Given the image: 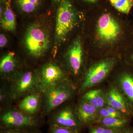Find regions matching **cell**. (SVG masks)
Returning a JSON list of instances; mask_svg holds the SVG:
<instances>
[{
    "label": "cell",
    "mask_w": 133,
    "mask_h": 133,
    "mask_svg": "<svg viewBox=\"0 0 133 133\" xmlns=\"http://www.w3.org/2000/svg\"><path fill=\"white\" fill-rule=\"evenodd\" d=\"M91 8L85 13L81 30L89 59L121 56L133 43L132 22L108 2Z\"/></svg>",
    "instance_id": "1"
},
{
    "label": "cell",
    "mask_w": 133,
    "mask_h": 133,
    "mask_svg": "<svg viewBox=\"0 0 133 133\" xmlns=\"http://www.w3.org/2000/svg\"><path fill=\"white\" fill-rule=\"evenodd\" d=\"M121 60L120 56L88 59L84 74L77 87V95L79 96L106 82L113 70Z\"/></svg>",
    "instance_id": "2"
},
{
    "label": "cell",
    "mask_w": 133,
    "mask_h": 133,
    "mask_svg": "<svg viewBox=\"0 0 133 133\" xmlns=\"http://www.w3.org/2000/svg\"><path fill=\"white\" fill-rule=\"evenodd\" d=\"M63 59V66L69 74L70 79L77 88L84 74L89 59L81 31L68 45Z\"/></svg>",
    "instance_id": "3"
},
{
    "label": "cell",
    "mask_w": 133,
    "mask_h": 133,
    "mask_svg": "<svg viewBox=\"0 0 133 133\" xmlns=\"http://www.w3.org/2000/svg\"><path fill=\"white\" fill-rule=\"evenodd\" d=\"M85 13L78 11L71 0H62L56 18V37L59 44L68 41L74 31L82 28Z\"/></svg>",
    "instance_id": "4"
},
{
    "label": "cell",
    "mask_w": 133,
    "mask_h": 133,
    "mask_svg": "<svg viewBox=\"0 0 133 133\" xmlns=\"http://www.w3.org/2000/svg\"><path fill=\"white\" fill-rule=\"evenodd\" d=\"M77 95V87L67 79L42 94L41 111L42 115H49L59 107L71 101Z\"/></svg>",
    "instance_id": "5"
},
{
    "label": "cell",
    "mask_w": 133,
    "mask_h": 133,
    "mask_svg": "<svg viewBox=\"0 0 133 133\" xmlns=\"http://www.w3.org/2000/svg\"><path fill=\"white\" fill-rule=\"evenodd\" d=\"M23 44L30 57L34 59L42 57L50 45V36L48 30L40 23H32L26 29Z\"/></svg>",
    "instance_id": "6"
},
{
    "label": "cell",
    "mask_w": 133,
    "mask_h": 133,
    "mask_svg": "<svg viewBox=\"0 0 133 133\" xmlns=\"http://www.w3.org/2000/svg\"><path fill=\"white\" fill-rule=\"evenodd\" d=\"M1 112L0 129L40 128L45 122L42 115H29L16 107L9 106L1 110Z\"/></svg>",
    "instance_id": "7"
},
{
    "label": "cell",
    "mask_w": 133,
    "mask_h": 133,
    "mask_svg": "<svg viewBox=\"0 0 133 133\" xmlns=\"http://www.w3.org/2000/svg\"><path fill=\"white\" fill-rule=\"evenodd\" d=\"M8 83L7 87L12 101L18 102L30 94L42 92L37 72L31 70L19 71Z\"/></svg>",
    "instance_id": "8"
},
{
    "label": "cell",
    "mask_w": 133,
    "mask_h": 133,
    "mask_svg": "<svg viewBox=\"0 0 133 133\" xmlns=\"http://www.w3.org/2000/svg\"><path fill=\"white\" fill-rule=\"evenodd\" d=\"M107 81L114 84L124 95L133 117V67L122 60L113 70Z\"/></svg>",
    "instance_id": "9"
},
{
    "label": "cell",
    "mask_w": 133,
    "mask_h": 133,
    "mask_svg": "<svg viewBox=\"0 0 133 133\" xmlns=\"http://www.w3.org/2000/svg\"><path fill=\"white\" fill-rule=\"evenodd\" d=\"M38 83L42 93H44L63 81L70 79L64 66L54 62L46 63L37 72Z\"/></svg>",
    "instance_id": "10"
},
{
    "label": "cell",
    "mask_w": 133,
    "mask_h": 133,
    "mask_svg": "<svg viewBox=\"0 0 133 133\" xmlns=\"http://www.w3.org/2000/svg\"><path fill=\"white\" fill-rule=\"evenodd\" d=\"M49 115L47 123L49 126L55 125L74 129L82 131L84 128L76 114L75 104H63Z\"/></svg>",
    "instance_id": "11"
},
{
    "label": "cell",
    "mask_w": 133,
    "mask_h": 133,
    "mask_svg": "<svg viewBox=\"0 0 133 133\" xmlns=\"http://www.w3.org/2000/svg\"><path fill=\"white\" fill-rule=\"evenodd\" d=\"M107 104L133 118L131 108L124 95L111 82L107 81Z\"/></svg>",
    "instance_id": "12"
},
{
    "label": "cell",
    "mask_w": 133,
    "mask_h": 133,
    "mask_svg": "<svg viewBox=\"0 0 133 133\" xmlns=\"http://www.w3.org/2000/svg\"><path fill=\"white\" fill-rule=\"evenodd\" d=\"M75 109L84 129H88L93 125L99 119L98 109L92 105L79 98L75 104Z\"/></svg>",
    "instance_id": "13"
},
{
    "label": "cell",
    "mask_w": 133,
    "mask_h": 133,
    "mask_svg": "<svg viewBox=\"0 0 133 133\" xmlns=\"http://www.w3.org/2000/svg\"><path fill=\"white\" fill-rule=\"evenodd\" d=\"M42 93L35 92L26 95L17 102L16 108L31 116L39 115L41 111Z\"/></svg>",
    "instance_id": "14"
},
{
    "label": "cell",
    "mask_w": 133,
    "mask_h": 133,
    "mask_svg": "<svg viewBox=\"0 0 133 133\" xmlns=\"http://www.w3.org/2000/svg\"><path fill=\"white\" fill-rule=\"evenodd\" d=\"M18 61L14 52H9L2 57L0 61V72L2 78L9 81L19 71H17Z\"/></svg>",
    "instance_id": "15"
},
{
    "label": "cell",
    "mask_w": 133,
    "mask_h": 133,
    "mask_svg": "<svg viewBox=\"0 0 133 133\" xmlns=\"http://www.w3.org/2000/svg\"><path fill=\"white\" fill-rule=\"evenodd\" d=\"M79 98L89 102L98 109L107 105L106 88H92L79 95Z\"/></svg>",
    "instance_id": "16"
},
{
    "label": "cell",
    "mask_w": 133,
    "mask_h": 133,
    "mask_svg": "<svg viewBox=\"0 0 133 133\" xmlns=\"http://www.w3.org/2000/svg\"><path fill=\"white\" fill-rule=\"evenodd\" d=\"M132 119V118H120L109 116L100 118L94 125L100 126L114 130L122 131L131 125Z\"/></svg>",
    "instance_id": "17"
},
{
    "label": "cell",
    "mask_w": 133,
    "mask_h": 133,
    "mask_svg": "<svg viewBox=\"0 0 133 133\" xmlns=\"http://www.w3.org/2000/svg\"><path fill=\"white\" fill-rule=\"evenodd\" d=\"M1 26L3 29L9 31H14L16 28L15 17L9 2H7L1 17Z\"/></svg>",
    "instance_id": "18"
},
{
    "label": "cell",
    "mask_w": 133,
    "mask_h": 133,
    "mask_svg": "<svg viewBox=\"0 0 133 133\" xmlns=\"http://www.w3.org/2000/svg\"><path fill=\"white\" fill-rule=\"evenodd\" d=\"M111 6L121 14L128 16L133 7V0H107Z\"/></svg>",
    "instance_id": "19"
},
{
    "label": "cell",
    "mask_w": 133,
    "mask_h": 133,
    "mask_svg": "<svg viewBox=\"0 0 133 133\" xmlns=\"http://www.w3.org/2000/svg\"><path fill=\"white\" fill-rule=\"evenodd\" d=\"M17 6L23 12L32 13L38 7L41 0H16Z\"/></svg>",
    "instance_id": "20"
},
{
    "label": "cell",
    "mask_w": 133,
    "mask_h": 133,
    "mask_svg": "<svg viewBox=\"0 0 133 133\" xmlns=\"http://www.w3.org/2000/svg\"><path fill=\"white\" fill-rule=\"evenodd\" d=\"M11 102L7 86H2L0 89L1 110L9 107Z\"/></svg>",
    "instance_id": "21"
},
{
    "label": "cell",
    "mask_w": 133,
    "mask_h": 133,
    "mask_svg": "<svg viewBox=\"0 0 133 133\" xmlns=\"http://www.w3.org/2000/svg\"><path fill=\"white\" fill-rule=\"evenodd\" d=\"M47 133H82V131L70 128L51 125L49 126Z\"/></svg>",
    "instance_id": "22"
},
{
    "label": "cell",
    "mask_w": 133,
    "mask_h": 133,
    "mask_svg": "<svg viewBox=\"0 0 133 133\" xmlns=\"http://www.w3.org/2000/svg\"><path fill=\"white\" fill-rule=\"evenodd\" d=\"M0 133H44L40 128H30L21 129H0Z\"/></svg>",
    "instance_id": "23"
},
{
    "label": "cell",
    "mask_w": 133,
    "mask_h": 133,
    "mask_svg": "<svg viewBox=\"0 0 133 133\" xmlns=\"http://www.w3.org/2000/svg\"><path fill=\"white\" fill-rule=\"evenodd\" d=\"M121 59L126 64L133 67V43L122 55Z\"/></svg>",
    "instance_id": "24"
},
{
    "label": "cell",
    "mask_w": 133,
    "mask_h": 133,
    "mask_svg": "<svg viewBox=\"0 0 133 133\" xmlns=\"http://www.w3.org/2000/svg\"><path fill=\"white\" fill-rule=\"evenodd\" d=\"M88 129V133H119L122 131L114 130L95 125L91 126Z\"/></svg>",
    "instance_id": "25"
},
{
    "label": "cell",
    "mask_w": 133,
    "mask_h": 133,
    "mask_svg": "<svg viewBox=\"0 0 133 133\" xmlns=\"http://www.w3.org/2000/svg\"><path fill=\"white\" fill-rule=\"evenodd\" d=\"M106 107L107 108L108 111L109 112L111 117L115 118H131L132 117L126 116L121 112L113 108L107 104L105 105Z\"/></svg>",
    "instance_id": "26"
},
{
    "label": "cell",
    "mask_w": 133,
    "mask_h": 133,
    "mask_svg": "<svg viewBox=\"0 0 133 133\" xmlns=\"http://www.w3.org/2000/svg\"><path fill=\"white\" fill-rule=\"evenodd\" d=\"M98 114L99 119L100 118L111 116L110 114H109V112L108 111L107 108L105 106L104 107L98 109Z\"/></svg>",
    "instance_id": "27"
},
{
    "label": "cell",
    "mask_w": 133,
    "mask_h": 133,
    "mask_svg": "<svg viewBox=\"0 0 133 133\" xmlns=\"http://www.w3.org/2000/svg\"><path fill=\"white\" fill-rule=\"evenodd\" d=\"M83 2L89 5L91 8L98 5L100 2V0H81Z\"/></svg>",
    "instance_id": "28"
},
{
    "label": "cell",
    "mask_w": 133,
    "mask_h": 133,
    "mask_svg": "<svg viewBox=\"0 0 133 133\" xmlns=\"http://www.w3.org/2000/svg\"><path fill=\"white\" fill-rule=\"evenodd\" d=\"M7 39L5 36L3 34L0 35V47L3 48L6 45L7 43Z\"/></svg>",
    "instance_id": "29"
},
{
    "label": "cell",
    "mask_w": 133,
    "mask_h": 133,
    "mask_svg": "<svg viewBox=\"0 0 133 133\" xmlns=\"http://www.w3.org/2000/svg\"><path fill=\"white\" fill-rule=\"evenodd\" d=\"M119 133H133V127L131 125Z\"/></svg>",
    "instance_id": "30"
},
{
    "label": "cell",
    "mask_w": 133,
    "mask_h": 133,
    "mask_svg": "<svg viewBox=\"0 0 133 133\" xmlns=\"http://www.w3.org/2000/svg\"><path fill=\"white\" fill-rule=\"evenodd\" d=\"M55 2L58 3H60L62 2V0H53Z\"/></svg>",
    "instance_id": "31"
},
{
    "label": "cell",
    "mask_w": 133,
    "mask_h": 133,
    "mask_svg": "<svg viewBox=\"0 0 133 133\" xmlns=\"http://www.w3.org/2000/svg\"><path fill=\"white\" fill-rule=\"evenodd\" d=\"M132 35H133V21H132Z\"/></svg>",
    "instance_id": "32"
},
{
    "label": "cell",
    "mask_w": 133,
    "mask_h": 133,
    "mask_svg": "<svg viewBox=\"0 0 133 133\" xmlns=\"http://www.w3.org/2000/svg\"><path fill=\"white\" fill-rule=\"evenodd\" d=\"M3 1H6V0H3Z\"/></svg>",
    "instance_id": "33"
}]
</instances>
